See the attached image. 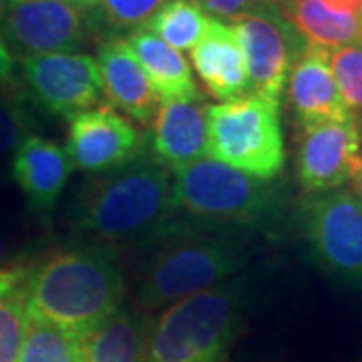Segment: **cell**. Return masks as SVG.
Listing matches in <instances>:
<instances>
[{"label": "cell", "instance_id": "7", "mask_svg": "<svg viewBox=\"0 0 362 362\" xmlns=\"http://www.w3.org/2000/svg\"><path fill=\"white\" fill-rule=\"evenodd\" d=\"M302 228L314 259L346 284H362V194L334 189L308 197Z\"/></svg>", "mask_w": 362, "mask_h": 362}, {"label": "cell", "instance_id": "19", "mask_svg": "<svg viewBox=\"0 0 362 362\" xmlns=\"http://www.w3.org/2000/svg\"><path fill=\"white\" fill-rule=\"evenodd\" d=\"M147 332L141 312L121 306L83 338L85 362H143Z\"/></svg>", "mask_w": 362, "mask_h": 362}, {"label": "cell", "instance_id": "17", "mask_svg": "<svg viewBox=\"0 0 362 362\" xmlns=\"http://www.w3.org/2000/svg\"><path fill=\"white\" fill-rule=\"evenodd\" d=\"M192 65L209 97L230 103L250 95L246 61L233 26L214 21L192 49Z\"/></svg>", "mask_w": 362, "mask_h": 362}, {"label": "cell", "instance_id": "34", "mask_svg": "<svg viewBox=\"0 0 362 362\" xmlns=\"http://www.w3.org/2000/svg\"><path fill=\"white\" fill-rule=\"evenodd\" d=\"M268 2H272V4H276L278 8H282V6H284L286 0H268Z\"/></svg>", "mask_w": 362, "mask_h": 362}, {"label": "cell", "instance_id": "5", "mask_svg": "<svg viewBox=\"0 0 362 362\" xmlns=\"http://www.w3.org/2000/svg\"><path fill=\"white\" fill-rule=\"evenodd\" d=\"M173 211L244 228H266L280 211L272 181H259L216 159L173 171Z\"/></svg>", "mask_w": 362, "mask_h": 362}, {"label": "cell", "instance_id": "12", "mask_svg": "<svg viewBox=\"0 0 362 362\" xmlns=\"http://www.w3.org/2000/svg\"><path fill=\"white\" fill-rule=\"evenodd\" d=\"M147 149L141 131L109 105L81 111L69 119L66 156L87 173H107L133 161Z\"/></svg>", "mask_w": 362, "mask_h": 362}, {"label": "cell", "instance_id": "16", "mask_svg": "<svg viewBox=\"0 0 362 362\" xmlns=\"http://www.w3.org/2000/svg\"><path fill=\"white\" fill-rule=\"evenodd\" d=\"M147 149L171 171L204 159L207 156V105L204 99L159 105Z\"/></svg>", "mask_w": 362, "mask_h": 362}, {"label": "cell", "instance_id": "15", "mask_svg": "<svg viewBox=\"0 0 362 362\" xmlns=\"http://www.w3.org/2000/svg\"><path fill=\"white\" fill-rule=\"evenodd\" d=\"M13 180L37 216H51L66 181L73 173V161L65 147L40 135H30L14 149Z\"/></svg>", "mask_w": 362, "mask_h": 362}, {"label": "cell", "instance_id": "6", "mask_svg": "<svg viewBox=\"0 0 362 362\" xmlns=\"http://www.w3.org/2000/svg\"><path fill=\"white\" fill-rule=\"evenodd\" d=\"M207 156L259 181L276 180L286 163L280 103L246 95L207 105Z\"/></svg>", "mask_w": 362, "mask_h": 362}, {"label": "cell", "instance_id": "23", "mask_svg": "<svg viewBox=\"0 0 362 362\" xmlns=\"http://www.w3.org/2000/svg\"><path fill=\"white\" fill-rule=\"evenodd\" d=\"M18 362H85L83 340L54 324L28 316Z\"/></svg>", "mask_w": 362, "mask_h": 362}, {"label": "cell", "instance_id": "26", "mask_svg": "<svg viewBox=\"0 0 362 362\" xmlns=\"http://www.w3.org/2000/svg\"><path fill=\"white\" fill-rule=\"evenodd\" d=\"M35 129L37 119L21 89L0 95V153L14 151Z\"/></svg>", "mask_w": 362, "mask_h": 362}, {"label": "cell", "instance_id": "32", "mask_svg": "<svg viewBox=\"0 0 362 362\" xmlns=\"http://www.w3.org/2000/svg\"><path fill=\"white\" fill-rule=\"evenodd\" d=\"M362 129V125H361ZM352 183H354V189L362 194V141H361V153H358V168H356V173L352 177Z\"/></svg>", "mask_w": 362, "mask_h": 362}, {"label": "cell", "instance_id": "3", "mask_svg": "<svg viewBox=\"0 0 362 362\" xmlns=\"http://www.w3.org/2000/svg\"><path fill=\"white\" fill-rule=\"evenodd\" d=\"M244 280L199 292L168 306L147 332L143 362H228L244 320Z\"/></svg>", "mask_w": 362, "mask_h": 362}, {"label": "cell", "instance_id": "13", "mask_svg": "<svg viewBox=\"0 0 362 362\" xmlns=\"http://www.w3.org/2000/svg\"><path fill=\"white\" fill-rule=\"evenodd\" d=\"M286 93L298 127L326 121H349L354 117L340 97L330 66V51L322 47L306 42L290 71Z\"/></svg>", "mask_w": 362, "mask_h": 362}, {"label": "cell", "instance_id": "11", "mask_svg": "<svg viewBox=\"0 0 362 362\" xmlns=\"http://www.w3.org/2000/svg\"><path fill=\"white\" fill-rule=\"evenodd\" d=\"M362 131L356 117L300 127L296 180L308 194H326L352 181L358 168Z\"/></svg>", "mask_w": 362, "mask_h": 362}, {"label": "cell", "instance_id": "20", "mask_svg": "<svg viewBox=\"0 0 362 362\" xmlns=\"http://www.w3.org/2000/svg\"><path fill=\"white\" fill-rule=\"evenodd\" d=\"M280 11L308 45L334 51L358 42V16L337 13L322 0H286Z\"/></svg>", "mask_w": 362, "mask_h": 362}, {"label": "cell", "instance_id": "30", "mask_svg": "<svg viewBox=\"0 0 362 362\" xmlns=\"http://www.w3.org/2000/svg\"><path fill=\"white\" fill-rule=\"evenodd\" d=\"M324 4H328L332 11L342 14H356L358 16V11H361L362 0H322Z\"/></svg>", "mask_w": 362, "mask_h": 362}, {"label": "cell", "instance_id": "22", "mask_svg": "<svg viewBox=\"0 0 362 362\" xmlns=\"http://www.w3.org/2000/svg\"><path fill=\"white\" fill-rule=\"evenodd\" d=\"M211 18L194 0H169L168 4L147 23V30L175 51H192L206 37Z\"/></svg>", "mask_w": 362, "mask_h": 362}, {"label": "cell", "instance_id": "28", "mask_svg": "<svg viewBox=\"0 0 362 362\" xmlns=\"http://www.w3.org/2000/svg\"><path fill=\"white\" fill-rule=\"evenodd\" d=\"M18 90V78H16V59L6 45L0 40V95Z\"/></svg>", "mask_w": 362, "mask_h": 362}, {"label": "cell", "instance_id": "27", "mask_svg": "<svg viewBox=\"0 0 362 362\" xmlns=\"http://www.w3.org/2000/svg\"><path fill=\"white\" fill-rule=\"evenodd\" d=\"M204 13L220 23H238L247 14H254L268 6V0H194Z\"/></svg>", "mask_w": 362, "mask_h": 362}, {"label": "cell", "instance_id": "1", "mask_svg": "<svg viewBox=\"0 0 362 362\" xmlns=\"http://www.w3.org/2000/svg\"><path fill=\"white\" fill-rule=\"evenodd\" d=\"M125 292V274L115 247H66L33 266L26 314L83 340L121 308Z\"/></svg>", "mask_w": 362, "mask_h": 362}, {"label": "cell", "instance_id": "31", "mask_svg": "<svg viewBox=\"0 0 362 362\" xmlns=\"http://www.w3.org/2000/svg\"><path fill=\"white\" fill-rule=\"evenodd\" d=\"M8 254H11V244H8V238L4 235V232L0 230V268L8 266V264H14L8 259Z\"/></svg>", "mask_w": 362, "mask_h": 362}, {"label": "cell", "instance_id": "9", "mask_svg": "<svg viewBox=\"0 0 362 362\" xmlns=\"http://www.w3.org/2000/svg\"><path fill=\"white\" fill-rule=\"evenodd\" d=\"M89 21L61 0H0V40L16 63L54 52H78Z\"/></svg>", "mask_w": 362, "mask_h": 362}, {"label": "cell", "instance_id": "21", "mask_svg": "<svg viewBox=\"0 0 362 362\" xmlns=\"http://www.w3.org/2000/svg\"><path fill=\"white\" fill-rule=\"evenodd\" d=\"M33 266L0 268V362H18L26 330V284Z\"/></svg>", "mask_w": 362, "mask_h": 362}, {"label": "cell", "instance_id": "18", "mask_svg": "<svg viewBox=\"0 0 362 362\" xmlns=\"http://www.w3.org/2000/svg\"><path fill=\"white\" fill-rule=\"evenodd\" d=\"M139 59L159 103L204 99L195 85L192 66L180 51L171 49L147 28H137L125 37Z\"/></svg>", "mask_w": 362, "mask_h": 362}, {"label": "cell", "instance_id": "14", "mask_svg": "<svg viewBox=\"0 0 362 362\" xmlns=\"http://www.w3.org/2000/svg\"><path fill=\"white\" fill-rule=\"evenodd\" d=\"M97 66L105 99L129 121L149 127L159 109V99L139 59L123 37H107L97 45Z\"/></svg>", "mask_w": 362, "mask_h": 362}, {"label": "cell", "instance_id": "8", "mask_svg": "<svg viewBox=\"0 0 362 362\" xmlns=\"http://www.w3.org/2000/svg\"><path fill=\"white\" fill-rule=\"evenodd\" d=\"M18 89L25 99L49 115L71 119L99 107L103 85L95 57L87 52H54L16 63Z\"/></svg>", "mask_w": 362, "mask_h": 362}, {"label": "cell", "instance_id": "25", "mask_svg": "<svg viewBox=\"0 0 362 362\" xmlns=\"http://www.w3.org/2000/svg\"><path fill=\"white\" fill-rule=\"evenodd\" d=\"M330 66L349 111L362 125V45L352 42L330 52Z\"/></svg>", "mask_w": 362, "mask_h": 362}, {"label": "cell", "instance_id": "10", "mask_svg": "<svg viewBox=\"0 0 362 362\" xmlns=\"http://www.w3.org/2000/svg\"><path fill=\"white\" fill-rule=\"evenodd\" d=\"M232 26L244 52L250 95L280 103L290 71L306 40L276 4L247 14Z\"/></svg>", "mask_w": 362, "mask_h": 362}, {"label": "cell", "instance_id": "35", "mask_svg": "<svg viewBox=\"0 0 362 362\" xmlns=\"http://www.w3.org/2000/svg\"><path fill=\"white\" fill-rule=\"evenodd\" d=\"M358 362H362V358H361V361H358Z\"/></svg>", "mask_w": 362, "mask_h": 362}, {"label": "cell", "instance_id": "33", "mask_svg": "<svg viewBox=\"0 0 362 362\" xmlns=\"http://www.w3.org/2000/svg\"><path fill=\"white\" fill-rule=\"evenodd\" d=\"M358 42L362 45V4H361V11H358Z\"/></svg>", "mask_w": 362, "mask_h": 362}, {"label": "cell", "instance_id": "24", "mask_svg": "<svg viewBox=\"0 0 362 362\" xmlns=\"http://www.w3.org/2000/svg\"><path fill=\"white\" fill-rule=\"evenodd\" d=\"M169 0H103L97 14L89 21L90 35L121 37L123 33H133L147 26Z\"/></svg>", "mask_w": 362, "mask_h": 362}, {"label": "cell", "instance_id": "29", "mask_svg": "<svg viewBox=\"0 0 362 362\" xmlns=\"http://www.w3.org/2000/svg\"><path fill=\"white\" fill-rule=\"evenodd\" d=\"M61 2H65L66 6H71L73 11H77L81 16H85L87 21H90L97 11H99V6H101V2L103 0H61Z\"/></svg>", "mask_w": 362, "mask_h": 362}, {"label": "cell", "instance_id": "2", "mask_svg": "<svg viewBox=\"0 0 362 362\" xmlns=\"http://www.w3.org/2000/svg\"><path fill=\"white\" fill-rule=\"evenodd\" d=\"M173 214V171L145 149L121 168L85 181L75 204V230L101 246L163 232Z\"/></svg>", "mask_w": 362, "mask_h": 362}, {"label": "cell", "instance_id": "4", "mask_svg": "<svg viewBox=\"0 0 362 362\" xmlns=\"http://www.w3.org/2000/svg\"><path fill=\"white\" fill-rule=\"evenodd\" d=\"M250 262L246 242L230 233H183L143 264L135 298L139 310H157L230 282Z\"/></svg>", "mask_w": 362, "mask_h": 362}]
</instances>
